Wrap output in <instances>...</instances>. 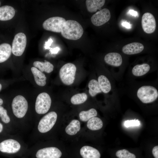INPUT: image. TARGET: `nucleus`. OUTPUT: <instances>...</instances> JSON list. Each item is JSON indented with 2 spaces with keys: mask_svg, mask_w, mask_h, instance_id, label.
Instances as JSON below:
<instances>
[{
  "mask_svg": "<svg viewBox=\"0 0 158 158\" xmlns=\"http://www.w3.org/2000/svg\"><path fill=\"white\" fill-rule=\"evenodd\" d=\"M29 147L18 134L0 137V153L11 158L26 157Z\"/></svg>",
  "mask_w": 158,
  "mask_h": 158,
  "instance_id": "obj_1",
  "label": "nucleus"
},
{
  "mask_svg": "<svg viewBox=\"0 0 158 158\" xmlns=\"http://www.w3.org/2000/svg\"><path fill=\"white\" fill-rule=\"evenodd\" d=\"M11 108L12 118L20 132L25 131L34 125L33 122L27 116L28 102L23 96L18 95L13 99Z\"/></svg>",
  "mask_w": 158,
  "mask_h": 158,
  "instance_id": "obj_2",
  "label": "nucleus"
},
{
  "mask_svg": "<svg viewBox=\"0 0 158 158\" xmlns=\"http://www.w3.org/2000/svg\"><path fill=\"white\" fill-rule=\"evenodd\" d=\"M58 119L56 112L51 111L46 113L35 122L30 135L32 141L36 142L40 141L44 135L54 129Z\"/></svg>",
  "mask_w": 158,
  "mask_h": 158,
  "instance_id": "obj_3",
  "label": "nucleus"
},
{
  "mask_svg": "<svg viewBox=\"0 0 158 158\" xmlns=\"http://www.w3.org/2000/svg\"><path fill=\"white\" fill-rule=\"evenodd\" d=\"M62 153L57 147L45 145L38 141L29 148L26 157L30 158H61Z\"/></svg>",
  "mask_w": 158,
  "mask_h": 158,
  "instance_id": "obj_4",
  "label": "nucleus"
},
{
  "mask_svg": "<svg viewBox=\"0 0 158 158\" xmlns=\"http://www.w3.org/2000/svg\"><path fill=\"white\" fill-rule=\"evenodd\" d=\"M84 31L81 25L78 22L73 20H68L61 32L64 38L70 40H76L82 36Z\"/></svg>",
  "mask_w": 158,
  "mask_h": 158,
  "instance_id": "obj_5",
  "label": "nucleus"
},
{
  "mask_svg": "<svg viewBox=\"0 0 158 158\" xmlns=\"http://www.w3.org/2000/svg\"><path fill=\"white\" fill-rule=\"evenodd\" d=\"M76 67L75 64L69 63L65 64L60 68L59 76L62 82L65 85L72 84L75 80Z\"/></svg>",
  "mask_w": 158,
  "mask_h": 158,
  "instance_id": "obj_6",
  "label": "nucleus"
},
{
  "mask_svg": "<svg viewBox=\"0 0 158 158\" xmlns=\"http://www.w3.org/2000/svg\"><path fill=\"white\" fill-rule=\"evenodd\" d=\"M51 100L49 95L45 92L40 93L37 96L35 106L37 114L40 115L46 114L50 108Z\"/></svg>",
  "mask_w": 158,
  "mask_h": 158,
  "instance_id": "obj_7",
  "label": "nucleus"
},
{
  "mask_svg": "<svg viewBox=\"0 0 158 158\" xmlns=\"http://www.w3.org/2000/svg\"><path fill=\"white\" fill-rule=\"evenodd\" d=\"M137 96L143 103H148L154 101L158 96V92L155 87L151 86H143L137 92Z\"/></svg>",
  "mask_w": 158,
  "mask_h": 158,
  "instance_id": "obj_8",
  "label": "nucleus"
},
{
  "mask_svg": "<svg viewBox=\"0 0 158 158\" xmlns=\"http://www.w3.org/2000/svg\"><path fill=\"white\" fill-rule=\"evenodd\" d=\"M66 21L65 19L62 17H52L45 20L43 23L42 26L47 30L61 32Z\"/></svg>",
  "mask_w": 158,
  "mask_h": 158,
  "instance_id": "obj_9",
  "label": "nucleus"
},
{
  "mask_svg": "<svg viewBox=\"0 0 158 158\" xmlns=\"http://www.w3.org/2000/svg\"><path fill=\"white\" fill-rule=\"evenodd\" d=\"M27 38L25 34L20 32L14 36L12 44V53L15 56L22 55L27 44Z\"/></svg>",
  "mask_w": 158,
  "mask_h": 158,
  "instance_id": "obj_10",
  "label": "nucleus"
},
{
  "mask_svg": "<svg viewBox=\"0 0 158 158\" xmlns=\"http://www.w3.org/2000/svg\"><path fill=\"white\" fill-rule=\"evenodd\" d=\"M142 28L145 32L150 34L156 29V23L154 16L151 13H145L142 15L141 20Z\"/></svg>",
  "mask_w": 158,
  "mask_h": 158,
  "instance_id": "obj_11",
  "label": "nucleus"
},
{
  "mask_svg": "<svg viewBox=\"0 0 158 158\" xmlns=\"http://www.w3.org/2000/svg\"><path fill=\"white\" fill-rule=\"evenodd\" d=\"M110 18L109 10L107 8H104L93 15L91 18V20L93 25L99 26L108 22Z\"/></svg>",
  "mask_w": 158,
  "mask_h": 158,
  "instance_id": "obj_12",
  "label": "nucleus"
},
{
  "mask_svg": "<svg viewBox=\"0 0 158 158\" xmlns=\"http://www.w3.org/2000/svg\"><path fill=\"white\" fill-rule=\"evenodd\" d=\"M0 118L1 121L13 133L18 134L19 132L12 117L8 115L7 110L1 106H0Z\"/></svg>",
  "mask_w": 158,
  "mask_h": 158,
  "instance_id": "obj_13",
  "label": "nucleus"
},
{
  "mask_svg": "<svg viewBox=\"0 0 158 158\" xmlns=\"http://www.w3.org/2000/svg\"><path fill=\"white\" fill-rule=\"evenodd\" d=\"M80 154L82 158H100L101 157L100 153L97 149L88 145L82 147Z\"/></svg>",
  "mask_w": 158,
  "mask_h": 158,
  "instance_id": "obj_14",
  "label": "nucleus"
},
{
  "mask_svg": "<svg viewBox=\"0 0 158 158\" xmlns=\"http://www.w3.org/2000/svg\"><path fill=\"white\" fill-rule=\"evenodd\" d=\"M144 48V46L142 44L134 42L124 46L122 48V51L125 54L132 55L141 52Z\"/></svg>",
  "mask_w": 158,
  "mask_h": 158,
  "instance_id": "obj_15",
  "label": "nucleus"
},
{
  "mask_svg": "<svg viewBox=\"0 0 158 158\" xmlns=\"http://www.w3.org/2000/svg\"><path fill=\"white\" fill-rule=\"evenodd\" d=\"M104 60L107 63L116 67L121 66L122 62L121 55L116 52L107 54L104 57Z\"/></svg>",
  "mask_w": 158,
  "mask_h": 158,
  "instance_id": "obj_16",
  "label": "nucleus"
},
{
  "mask_svg": "<svg viewBox=\"0 0 158 158\" xmlns=\"http://www.w3.org/2000/svg\"><path fill=\"white\" fill-rule=\"evenodd\" d=\"M15 14V10L11 6L5 5L0 7V20L7 21L12 19Z\"/></svg>",
  "mask_w": 158,
  "mask_h": 158,
  "instance_id": "obj_17",
  "label": "nucleus"
},
{
  "mask_svg": "<svg viewBox=\"0 0 158 158\" xmlns=\"http://www.w3.org/2000/svg\"><path fill=\"white\" fill-rule=\"evenodd\" d=\"M81 124L77 119H74L71 120L66 126L65 129L66 133L70 135L76 134L80 130Z\"/></svg>",
  "mask_w": 158,
  "mask_h": 158,
  "instance_id": "obj_18",
  "label": "nucleus"
},
{
  "mask_svg": "<svg viewBox=\"0 0 158 158\" xmlns=\"http://www.w3.org/2000/svg\"><path fill=\"white\" fill-rule=\"evenodd\" d=\"M31 70L36 83L40 86H44L46 83L47 78L45 75L34 67H32Z\"/></svg>",
  "mask_w": 158,
  "mask_h": 158,
  "instance_id": "obj_19",
  "label": "nucleus"
},
{
  "mask_svg": "<svg viewBox=\"0 0 158 158\" xmlns=\"http://www.w3.org/2000/svg\"><path fill=\"white\" fill-rule=\"evenodd\" d=\"M12 52L11 45L7 43L0 45V63L6 61L10 57Z\"/></svg>",
  "mask_w": 158,
  "mask_h": 158,
  "instance_id": "obj_20",
  "label": "nucleus"
},
{
  "mask_svg": "<svg viewBox=\"0 0 158 158\" xmlns=\"http://www.w3.org/2000/svg\"><path fill=\"white\" fill-rule=\"evenodd\" d=\"M104 0H87L86 5L87 11L90 13L96 12L104 4Z\"/></svg>",
  "mask_w": 158,
  "mask_h": 158,
  "instance_id": "obj_21",
  "label": "nucleus"
},
{
  "mask_svg": "<svg viewBox=\"0 0 158 158\" xmlns=\"http://www.w3.org/2000/svg\"><path fill=\"white\" fill-rule=\"evenodd\" d=\"M33 65L34 67L38 68L40 71L42 72L44 71L47 73L52 72L54 68L53 65L46 60H44V62L35 61L33 63Z\"/></svg>",
  "mask_w": 158,
  "mask_h": 158,
  "instance_id": "obj_22",
  "label": "nucleus"
},
{
  "mask_svg": "<svg viewBox=\"0 0 158 158\" xmlns=\"http://www.w3.org/2000/svg\"><path fill=\"white\" fill-rule=\"evenodd\" d=\"M86 126L89 130H96L101 129L102 127L103 123L100 118L95 116L88 120L87 122Z\"/></svg>",
  "mask_w": 158,
  "mask_h": 158,
  "instance_id": "obj_23",
  "label": "nucleus"
},
{
  "mask_svg": "<svg viewBox=\"0 0 158 158\" xmlns=\"http://www.w3.org/2000/svg\"><path fill=\"white\" fill-rule=\"evenodd\" d=\"M150 69V66L147 63L138 64L133 68L132 73L135 76H141L147 73L149 71Z\"/></svg>",
  "mask_w": 158,
  "mask_h": 158,
  "instance_id": "obj_24",
  "label": "nucleus"
},
{
  "mask_svg": "<svg viewBox=\"0 0 158 158\" xmlns=\"http://www.w3.org/2000/svg\"><path fill=\"white\" fill-rule=\"evenodd\" d=\"M98 82L99 87L102 91L104 93H108L111 89L110 82L105 76L100 75L98 78Z\"/></svg>",
  "mask_w": 158,
  "mask_h": 158,
  "instance_id": "obj_25",
  "label": "nucleus"
},
{
  "mask_svg": "<svg viewBox=\"0 0 158 158\" xmlns=\"http://www.w3.org/2000/svg\"><path fill=\"white\" fill-rule=\"evenodd\" d=\"M97 114V110L91 108L87 111H81L79 114L80 120L83 122H87L91 118L96 116Z\"/></svg>",
  "mask_w": 158,
  "mask_h": 158,
  "instance_id": "obj_26",
  "label": "nucleus"
},
{
  "mask_svg": "<svg viewBox=\"0 0 158 158\" xmlns=\"http://www.w3.org/2000/svg\"><path fill=\"white\" fill-rule=\"evenodd\" d=\"M88 87L89 93L92 97H95L97 94L102 92L97 81L95 79H92L89 81Z\"/></svg>",
  "mask_w": 158,
  "mask_h": 158,
  "instance_id": "obj_27",
  "label": "nucleus"
},
{
  "mask_svg": "<svg viewBox=\"0 0 158 158\" xmlns=\"http://www.w3.org/2000/svg\"><path fill=\"white\" fill-rule=\"evenodd\" d=\"M87 98V95L85 93H79L72 96L70 101L71 103L73 104L78 105L85 102Z\"/></svg>",
  "mask_w": 158,
  "mask_h": 158,
  "instance_id": "obj_28",
  "label": "nucleus"
},
{
  "mask_svg": "<svg viewBox=\"0 0 158 158\" xmlns=\"http://www.w3.org/2000/svg\"><path fill=\"white\" fill-rule=\"evenodd\" d=\"M116 155L118 158H136L134 154L126 149L118 150L116 152Z\"/></svg>",
  "mask_w": 158,
  "mask_h": 158,
  "instance_id": "obj_29",
  "label": "nucleus"
},
{
  "mask_svg": "<svg viewBox=\"0 0 158 158\" xmlns=\"http://www.w3.org/2000/svg\"><path fill=\"white\" fill-rule=\"evenodd\" d=\"M9 134H14L0 121V137Z\"/></svg>",
  "mask_w": 158,
  "mask_h": 158,
  "instance_id": "obj_30",
  "label": "nucleus"
},
{
  "mask_svg": "<svg viewBox=\"0 0 158 158\" xmlns=\"http://www.w3.org/2000/svg\"><path fill=\"white\" fill-rule=\"evenodd\" d=\"M140 125V122L138 119L127 120L124 122V126L128 128L131 126H138Z\"/></svg>",
  "mask_w": 158,
  "mask_h": 158,
  "instance_id": "obj_31",
  "label": "nucleus"
},
{
  "mask_svg": "<svg viewBox=\"0 0 158 158\" xmlns=\"http://www.w3.org/2000/svg\"><path fill=\"white\" fill-rule=\"evenodd\" d=\"M152 153L155 158H158V146L154 147L152 150Z\"/></svg>",
  "mask_w": 158,
  "mask_h": 158,
  "instance_id": "obj_32",
  "label": "nucleus"
},
{
  "mask_svg": "<svg viewBox=\"0 0 158 158\" xmlns=\"http://www.w3.org/2000/svg\"><path fill=\"white\" fill-rule=\"evenodd\" d=\"M53 40L51 38H49L48 41L45 42L44 45V48L45 49H47L49 48Z\"/></svg>",
  "mask_w": 158,
  "mask_h": 158,
  "instance_id": "obj_33",
  "label": "nucleus"
},
{
  "mask_svg": "<svg viewBox=\"0 0 158 158\" xmlns=\"http://www.w3.org/2000/svg\"><path fill=\"white\" fill-rule=\"evenodd\" d=\"M122 25L128 29H130L131 28V25L129 23L127 22H123L121 23Z\"/></svg>",
  "mask_w": 158,
  "mask_h": 158,
  "instance_id": "obj_34",
  "label": "nucleus"
},
{
  "mask_svg": "<svg viewBox=\"0 0 158 158\" xmlns=\"http://www.w3.org/2000/svg\"><path fill=\"white\" fill-rule=\"evenodd\" d=\"M129 13L130 15L135 17L138 16V12L133 10H130L129 11Z\"/></svg>",
  "mask_w": 158,
  "mask_h": 158,
  "instance_id": "obj_35",
  "label": "nucleus"
},
{
  "mask_svg": "<svg viewBox=\"0 0 158 158\" xmlns=\"http://www.w3.org/2000/svg\"><path fill=\"white\" fill-rule=\"evenodd\" d=\"M60 50V49L58 47H56L54 48L52 51V52L55 53H57L58 51Z\"/></svg>",
  "mask_w": 158,
  "mask_h": 158,
  "instance_id": "obj_36",
  "label": "nucleus"
},
{
  "mask_svg": "<svg viewBox=\"0 0 158 158\" xmlns=\"http://www.w3.org/2000/svg\"><path fill=\"white\" fill-rule=\"evenodd\" d=\"M4 102L2 99L0 98V106H1V105L3 104Z\"/></svg>",
  "mask_w": 158,
  "mask_h": 158,
  "instance_id": "obj_37",
  "label": "nucleus"
},
{
  "mask_svg": "<svg viewBox=\"0 0 158 158\" xmlns=\"http://www.w3.org/2000/svg\"><path fill=\"white\" fill-rule=\"evenodd\" d=\"M30 158L29 157H18V158Z\"/></svg>",
  "mask_w": 158,
  "mask_h": 158,
  "instance_id": "obj_38",
  "label": "nucleus"
},
{
  "mask_svg": "<svg viewBox=\"0 0 158 158\" xmlns=\"http://www.w3.org/2000/svg\"><path fill=\"white\" fill-rule=\"evenodd\" d=\"M2 88V85H1L0 83V91L1 90Z\"/></svg>",
  "mask_w": 158,
  "mask_h": 158,
  "instance_id": "obj_39",
  "label": "nucleus"
},
{
  "mask_svg": "<svg viewBox=\"0 0 158 158\" xmlns=\"http://www.w3.org/2000/svg\"><path fill=\"white\" fill-rule=\"evenodd\" d=\"M0 5H1V2L0 1Z\"/></svg>",
  "mask_w": 158,
  "mask_h": 158,
  "instance_id": "obj_40",
  "label": "nucleus"
}]
</instances>
